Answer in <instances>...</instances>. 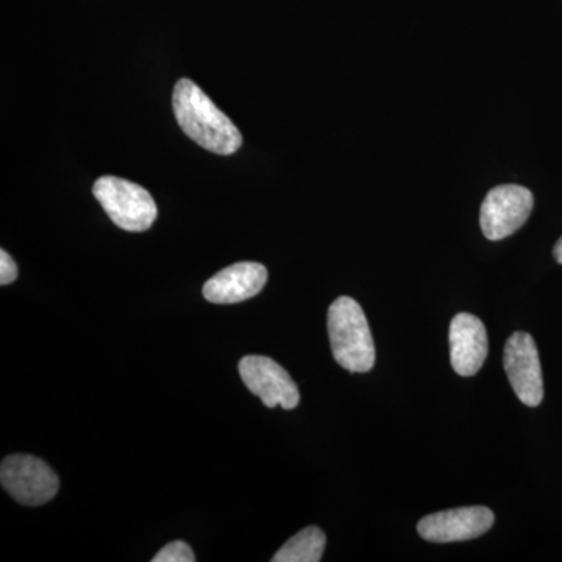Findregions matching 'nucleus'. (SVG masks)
Wrapping results in <instances>:
<instances>
[{"mask_svg":"<svg viewBox=\"0 0 562 562\" xmlns=\"http://www.w3.org/2000/svg\"><path fill=\"white\" fill-rule=\"evenodd\" d=\"M449 342L453 371L461 376L475 375L490 350L483 322L472 314H457L450 324Z\"/></svg>","mask_w":562,"mask_h":562,"instance_id":"nucleus-10","label":"nucleus"},{"mask_svg":"<svg viewBox=\"0 0 562 562\" xmlns=\"http://www.w3.org/2000/svg\"><path fill=\"white\" fill-rule=\"evenodd\" d=\"M325 542L327 538L321 528H305L281 547L272 558V562H319L324 554Z\"/></svg>","mask_w":562,"mask_h":562,"instance_id":"nucleus-11","label":"nucleus"},{"mask_svg":"<svg viewBox=\"0 0 562 562\" xmlns=\"http://www.w3.org/2000/svg\"><path fill=\"white\" fill-rule=\"evenodd\" d=\"M18 279V265L5 250H0V284L13 283Z\"/></svg>","mask_w":562,"mask_h":562,"instance_id":"nucleus-13","label":"nucleus"},{"mask_svg":"<svg viewBox=\"0 0 562 562\" xmlns=\"http://www.w3.org/2000/svg\"><path fill=\"white\" fill-rule=\"evenodd\" d=\"M268 281V269L260 262H236L203 284V297L217 305L249 301L260 294Z\"/></svg>","mask_w":562,"mask_h":562,"instance_id":"nucleus-9","label":"nucleus"},{"mask_svg":"<svg viewBox=\"0 0 562 562\" xmlns=\"http://www.w3.org/2000/svg\"><path fill=\"white\" fill-rule=\"evenodd\" d=\"M535 198L519 184H501L487 192L480 210V225L490 241L508 238L530 217Z\"/></svg>","mask_w":562,"mask_h":562,"instance_id":"nucleus-5","label":"nucleus"},{"mask_svg":"<svg viewBox=\"0 0 562 562\" xmlns=\"http://www.w3.org/2000/svg\"><path fill=\"white\" fill-rule=\"evenodd\" d=\"M92 194L122 231L146 232L157 221L158 209L154 198L133 181L101 177L92 187Z\"/></svg>","mask_w":562,"mask_h":562,"instance_id":"nucleus-3","label":"nucleus"},{"mask_svg":"<svg viewBox=\"0 0 562 562\" xmlns=\"http://www.w3.org/2000/svg\"><path fill=\"white\" fill-rule=\"evenodd\" d=\"M553 257H554V260H557L558 262H560V265H562V236L560 238V241L557 243V246H554Z\"/></svg>","mask_w":562,"mask_h":562,"instance_id":"nucleus-14","label":"nucleus"},{"mask_svg":"<svg viewBox=\"0 0 562 562\" xmlns=\"http://www.w3.org/2000/svg\"><path fill=\"white\" fill-rule=\"evenodd\" d=\"M239 375L251 394L261 398L268 408L281 406L294 409L301 402L297 384L290 373L268 357L249 355L239 361Z\"/></svg>","mask_w":562,"mask_h":562,"instance_id":"nucleus-7","label":"nucleus"},{"mask_svg":"<svg viewBox=\"0 0 562 562\" xmlns=\"http://www.w3.org/2000/svg\"><path fill=\"white\" fill-rule=\"evenodd\" d=\"M172 109L184 135L203 149L217 155H232L243 146L241 133L231 117L225 116L194 81H177Z\"/></svg>","mask_w":562,"mask_h":562,"instance_id":"nucleus-1","label":"nucleus"},{"mask_svg":"<svg viewBox=\"0 0 562 562\" xmlns=\"http://www.w3.org/2000/svg\"><path fill=\"white\" fill-rule=\"evenodd\" d=\"M503 364L517 398L527 406L541 405L542 368L532 336L525 331L513 333L506 341Z\"/></svg>","mask_w":562,"mask_h":562,"instance_id":"nucleus-6","label":"nucleus"},{"mask_svg":"<svg viewBox=\"0 0 562 562\" xmlns=\"http://www.w3.org/2000/svg\"><path fill=\"white\" fill-rule=\"evenodd\" d=\"M154 562H194V552L187 542L173 541L162 547L160 552L151 558Z\"/></svg>","mask_w":562,"mask_h":562,"instance_id":"nucleus-12","label":"nucleus"},{"mask_svg":"<svg viewBox=\"0 0 562 562\" xmlns=\"http://www.w3.org/2000/svg\"><path fill=\"white\" fill-rule=\"evenodd\" d=\"M0 483L11 497L25 506L50 502L60 490L57 473L32 454H10L0 465Z\"/></svg>","mask_w":562,"mask_h":562,"instance_id":"nucleus-4","label":"nucleus"},{"mask_svg":"<svg viewBox=\"0 0 562 562\" xmlns=\"http://www.w3.org/2000/svg\"><path fill=\"white\" fill-rule=\"evenodd\" d=\"M495 516L484 506L449 509L425 516L417 531L425 541L449 543L471 541L491 530Z\"/></svg>","mask_w":562,"mask_h":562,"instance_id":"nucleus-8","label":"nucleus"},{"mask_svg":"<svg viewBox=\"0 0 562 562\" xmlns=\"http://www.w3.org/2000/svg\"><path fill=\"white\" fill-rule=\"evenodd\" d=\"M328 336L333 357L349 372L372 371L375 344L360 303L347 295L336 299L328 310Z\"/></svg>","mask_w":562,"mask_h":562,"instance_id":"nucleus-2","label":"nucleus"}]
</instances>
